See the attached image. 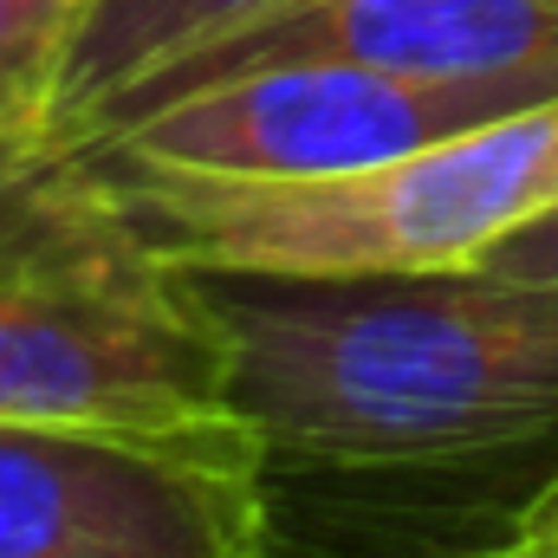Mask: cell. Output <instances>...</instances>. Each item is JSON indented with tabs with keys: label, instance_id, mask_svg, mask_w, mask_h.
<instances>
[{
	"label": "cell",
	"instance_id": "obj_1",
	"mask_svg": "<svg viewBox=\"0 0 558 558\" xmlns=\"http://www.w3.org/2000/svg\"><path fill=\"white\" fill-rule=\"evenodd\" d=\"M267 461L474 468L558 448V286L481 267L286 274L175 260Z\"/></svg>",
	"mask_w": 558,
	"mask_h": 558
},
{
	"label": "cell",
	"instance_id": "obj_2",
	"mask_svg": "<svg viewBox=\"0 0 558 558\" xmlns=\"http://www.w3.org/2000/svg\"><path fill=\"white\" fill-rule=\"evenodd\" d=\"M0 416L254 441L175 260L65 143L0 137Z\"/></svg>",
	"mask_w": 558,
	"mask_h": 558
},
{
	"label": "cell",
	"instance_id": "obj_3",
	"mask_svg": "<svg viewBox=\"0 0 558 558\" xmlns=\"http://www.w3.org/2000/svg\"><path fill=\"white\" fill-rule=\"evenodd\" d=\"M85 156V149H78ZM162 260L286 274L474 267L500 234L558 202V98L441 137L397 162L312 182H221L85 156Z\"/></svg>",
	"mask_w": 558,
	"mask_h": 558
},
{
	"label": "cell",
	"instance_id": "obj_4",
	"mask_svg": "<svg viewBox=\"0 0 558 558\" xmlns=\"http://www.w3.org/2000/svg\"><path fill=\"white\" fill-rule=\"evenodd\" d=\"M546 98L513 85H448L357 59H286L241 78L195 85L111 137L72 143L85 156L221 175V182H312L397 162L441 137L533 111Z\"/></svg>",
	"mask_w": 558,
	"mask_h": 558
},
{
	"label": "cell",
	"instance_id": "obj_5",
	"mask_svg": "<svg viewBox=\"0 0 558 558\" xmlns=\"http://www.w3.org/2000/svg\"><path fill=\"white\" fill-rule=\"evenodd\" d=\"M267 448L0 416V558H267Z\"/></svg>",
	"mask_w": 558,
	"mask_h": 558
},
{
	"label": "cell",
	"instance_id": "obj_6",
	"mask_svg": "<svg viewBox=\"0 0 558 558\" xmlns=\"http://www.w3.org/2000/svg\"><path fill=\"white\" fill-rule=\"evenodd\" d=\"M286 59H357V65H390V72L448 78V85H513L553 105L558 0H286L267 20L143 78L78 143L111 137L195 85L241 78L260 65H286Z\"/></svg>",
	"mask_w": 558,
	"mask_h": 558
},
{
	"label": "cell",
	"instance_id": "obj_7",
	"mask_svg": "<svg viewBox=\"0 0 558 558\" xmlns=\"http://www.w3.org/2000/svg\"><path fill=\"white\" fill-rule=\"evenodd\" d=\"M274 7L286 0H78L52 143H78L143 78L267 20Z\"/></svg>",
	"mask_w": 558,
	"mask_h": 558
},
{
	"label": "cell",
	"instance_id": "obj_8",
	"mask_svg": "<svg viewBox=\"0 0 558 558\" xmlns=\"http://www.w3.org/2000/svg\"><path fill=\"white\" fill-rule=\"evenodd\" d=\"M78 0H0V137L52 143Z\"/></svg>",
	"mask_w": 558,
	"mask_h": 558
},
{
	"label": "cell",
	"instance_id": "obj_9",
	"mask_svg": "<svg viewBox=\"0 0 558 558\" xmlns=\"http://www.w3.org/2000/svg\"><path fill=\"white\" fill-rule=\"evenodd\" d=\"M474 267L494 279H520V286H558V202L546 215L520 221L513 234H500Z\"/></svg>",
	"mask_w": 558,
	"mask_h": 558
},
{
	"label": "cell",
	"instance_id": "obj_10",
	"mask_svg": "<svg viewBox=\"0 0 558 558\" xmlns=\"http://www.w3.org/2000/svg\"><path fill=\"white\" fill-rule=\"evenodd\" d=\"M513 539H526L533 553L558 558V461L539 474V487L520 500V513H513Z\"/></svg>",
	"mask_w": 558,
	"mask_h": 558
}]
</instances>
